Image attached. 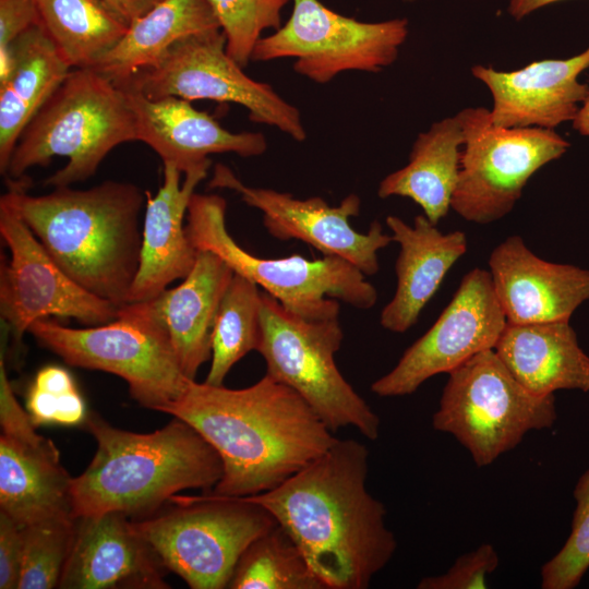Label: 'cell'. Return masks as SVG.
I'll list each match as a JSON object with an SVG mask.
<instances>
[{"instance_id":"cell-10","label":"cell","mask_w":589,"mask_h":589,"mask_svg":"<svg viewBox=\"0 0 589 589\" xmlns=\"http://www.w3.org/2000/svg\"><path fill=\"white\" fill-rule=\"evenodd\" d=\"M28 333L69 365L120 376L131 396L152 410L163 411L193 381L183 373L167 334L134 302L105 324L71 328L44 318Z\"/></svg>"},{"instance_id":"cell-12","label":"cell","mask_w":589,"mask_h":589,"mask_svg":"<svg viewBox=\"0 0 589 589\" xmlns=\"http://www.w3.org/2000/svg\"><path fill=\"white\" fill-rule=\"evenodd\" d=\"M292 2L286 23L257 41L252 61L294 59V72L316 84L349 71H383L397 60L409 35L406 17L362 22L320 0Z\"/></svg>"},{"instance_id":"cell-33","label":"cell","mask_w":589,"mask_h":589,"mask_svg":"<svg viewBox=\"0 0 589 589\" xmlns=\"http://www.w3.org/2000/svg\"><path fill=\"white\" fill-rule=\"evenodd\" d=\"M290 0H208L226 37L228 55L245 68L267 29L281 26V11Z\"/></svg>"},{"instance_id":"cell-20","label":"cell","mask_w":589,"mask_h":589,"mask_svg":"<svg viewBox=\"0 0 589 589\" xmlns=\"http://www.w3.org/2000/svg\"><path fill=\"white\" fill-rule=\"evenodd\" d=\"M489 267L496 299L508 324L569 322L589 300V271L537 256L519 236L491 253Z\"/></svg>"},{"instance_id":"cell-34","label":"cell","mask_w":589,"mask_h":589,"mask_svg":"<svg viewBox=\"0 0 589 589\" xmlns=\"http://www.w3.org/2000/svg\"><path fill=\"white\" fill-rule=\"evenodd\" d=\"M572 531L563 548L541 567L542 589H573L589 568V469L574 489Z\"/></svg>"},{"instance_id":"cell-11","label":"cell","mask_w":589,"mask_h":589,"mask_svg":"<svg viewBox=\"0 0 589 589\" xmlns=\"http://www.w3.org/2000/svg\"><path fill=\"white\" fill-rule=\"evenodd\" d=\"M457 113L465 143L450 208L478 225L509 214L529 179L570 145L552 129L497 127L485 107H467Z\"/></svg>"},{"instance_id":"cell-21","label":"cell","mask_w":589,"mask_h":589,"mask_svg":"<svg viewBox=\"0 0 589 589\" xmlns=\"http://www.w3.org/2000/svg\"><path fill=\"white\" fill-rule=\"evenodd\" d=\"M119 86L133 110L137 141L182 173L212 165L213 154L256 157L267 149L263 133L230 132L189 100L175 96L151 99L128 86Z\"/></svg>"},{"instance_id":"cell-42","label":"cell","mask_w":589,"mask_h":589,"mask_svg":"<svg viewBox=\"0 0 589 589\" xmlns=\"http://www.w3.org/2000/svg\"><path fill=\"white\" fill-rule=\"evenodd\" d=\"M401 1H404V2H414L417 0H401Z\"/></svg>"},{"instance_id":"cell-31","label":"cell","mask_w":589,"mask_h":589,"mask_svg":"<svg viewBox=\"0 0 589 589\" xmlns=\"http://www.w3.org/2000/svg\"><path fill=\"white\" fill-rule=\"evenodd\" d=\"M231 589H326L293 539L278 524L240 556Z\"/></svg>"},{"instance_id":"cell-18","label":"cell","mask_w":589,"mask_h":589,"mask_svg":"<svg viewBox=\"0 0 589 589\" xmlns=\"http://www.w3.org/2000/svg\"><path fill=\"white\" fill-rule=\"evenodd\" d=\"M166 567L133 520L119 512L75 519L61 589H165Z\"/></svg>"},{"instance_id":"cell-14","label":"cell","mask_w":589,"mask_h":589,"mask_svg":"<svg viewBox=\"0 0 589 589\" xmlns=\"http://www.w3.org/2000/svg\"><path fill=\"white\" fill-rule=\"evenodd\" d=\"M0 235L10 251L9 261L0 266V312L14 340L20 341L33 323L50 316L75 318L86 326L117 318L120 308L69 277L1 200Z\"/></svg>"},{"instance_id":"cell-19","label":"cell","mask_w":589,"mask_h":589,"mask_svg":"<svg viewBox=\"0 0 589 589\" xmlns=\"http://www.w3.org/2000/svg\"><path fill=\"white\" fill-rule=\"evenodd\" d=\"M589 68V46L568 59H542L513 71L476 64L471 74L493 99V124L552 129L573 121L589 94L579 75Z\"/></svg>"},{"instance_id":"cell-8","label":"cell","mask_w":589,"mask_h":589,"mask_svg":"<svg viewBox=\"0 0 589 589\" xmlns=\"http://www.w3.org/2000/svg\"><path fill=\"white\" fill-rule=\"evenodd\" d=\"M342 339L338 318H303L262 292L257 352L265 361L266 373L298 393L333 433L353 426L366 438L376 440L380 417L335 362Z\"/></svg>"},{"instance_id":"cell-37","label":"cell","mask_w":589,"mask_h":589,"mask_svg":"<svg viewBox=\"0 0 589 589\" xmlns=\"http://www.w3.org/2000/svg\"><path fill=\"white\" fill-rule=\"evenodd\" d=\"M23 555V526L0 510V588H19Z\"/></svg>"},{"instance_id":"cell-29","label":"cell","mask_w":589,"mask_h":589,"mask_svg":"<svg viewBox=\"0 0 589 589\" xmlns=\"http://www.w3.org/2000/svg\"><path fill=\"white\" fill-rule=\"evenodd\" d=\"M39 23L72 69L93 68L129 25L100 0H35Z\"/></svg>"},{"instance_id":"cell-27","label":"cell","mask_w":589,"mask_h":589,"mask_svg":"<svg viewBox=\"0 0 589 589\" xmlns=\"http://www.w3.org/2000/svg\"><path fill=\"white\" fill-rule=\"evenodd\" d=\"M464 143L465 132L458 113L432 123L417 135L408 163L381 180L378 197L410 199L437 225L450 209Z\"/></svg>"},{"instance_id":"cell-23","label":"cell","mask_w":589,"mask_h":589,"mask_svg":"<svg viewBox=\"0 0 589 589\" xmlns=\"http://www.w3.org/2000/svg\"><path fill=\"white\" fill-rule=\"evenodd\" d=\"M233 274L219 256L199 250L193 268L179 286L134 302L167 334L183 373L191 380L211 359L215 317Z\"/></svg>"},{"instance_id":"cell-26","label":"cell","mask_w":589,"mask_h":589,"mask_svg":"<svg viewBox=\"0 0 589 589\" xmlns=\"http://www.w3.org/2000/svg\"><path fill=\"white\" fill-rule=\"evenodd\" d=\"M494 351L530 393L589 392V356L569 322L508 324Z\"/></svg>"},{"instance_id":"cell-38","label":"cell","mask_w":589,"mask_h":589,"mask_svg":"<svg viewBox=\"0 0 589 589\" xmlns=\"http://www.w3.org/2000/svg\"><path fill=\"white\" fill-rule=\"evenodd\" d=\"M37 24L39 13L35 0H0V51Z\"/></svg>"},{"instance_id":"cell-30","label":"cell","mask_w":589,"mask_h":589,"mask_svg":"<svg viewBox=\"0 0 589 589\" xmlns=\"http://www.w3.org/2000/svg\"><path fill=\"white\" fill-rule=\"evenodd\" d=\"M262 291L252 280L233 274L212 330L211 366L205 383L224 385L232 366L261 340Z\"/></svg>"},{"instance_id":"cell-41","label":"cell","mask_w":589,"mask_h":589,"mask_svg":"<svg viewBox=\"0 0 589 589\" xmlns=\"http://www.w3.org/2000/svg\"><path fill=\"white\" fill-rule=\"evenodd\" d=\"M573 128L581 135L589 136V94L573 119Z\"/></svg>"},{"instance_id":"cell-22","label":"cell","mask_w":589,"mask_h":589,"mask_svg":"<svg viewBox=\"0 0 589 589\" xmlns=\"http://www.w3.org/2000/svg\"><path fill=\"white\" fill-rule=\"evenodd\" d=\"M209 167L185 172L181 183L182 172L163 163V182L157 193L152 196L146 192L140 265L130 303L156 297L193 268L197 250L188 236L184 217L195 188L206 178Z\"/></svg>"},{"instance_id":"cell-28","label":"cell","mask_w":589,"mask_h":589,"mask_svg":"<svg viewBox=\"0 0 589 589\" xmlns=\"http://www.w3.org/2000/svg\"><path fill=\"white\" fill-rule=\"evenodd\" d=\"M220 28L208 0H161L133 21L121 40L92 69L117 85L156 63L177 41Z\"/></svg>"},{"instance_id":"cell-35","label":"cell","mask_w":589,"mask_h":589,"mask_svg":"<svg viewBox=\"0 0 589 589\" xmlns=\"http://www.w3.org/2000/svg\"><path fill=\"white\" fill-rule=\"evenodd\" d=\"M26 410L32 422L73 426L84 423L87 412L71 374L61 366L39 370L28 389Z\"/></svg>"},{"instance_id":"cell-2","label":"cell","mask_w":589,"mask_h":589,"mask_svg":"<svg viewBox=\"0 0 589 589\" xmlns=\"http://www.w3.org/2000/svg\"><path fill=\"white\" fill-rule=\"evenodd\" d=\"M161 412L192 425L218 453L223 474L212 493L223 496L271 491L337 441L298 393L267 373L240 389L193 380Z\"/></svg>"},{"instance_id":"cell-1","label":"cell","mask_w":589,"mask_h":589,"mask_svg":"<svg viewBox=\"0 0 589 589\" xmlns=\"http://www.w3.org/2000/svg\"><path fill=\"white\" fill-rule=\"evenodd\" d=\"M369 450L339 440L275 489L243 498L293 539L326 589H366L393 558L386 508L366 489Z\"/></svg>"},{"instance_id":"cell-32","label":"cell","mask_w":589,"mask_h":589,"mask_svg":"<svg viewBox=\"0 0 589 589\" xmlns=\"http://www.w3.org/2000/svg\"><path fill=\"white\" fill-rule=\"evenodd\" d=\"M75 519L47 520L23 527L19 589L58 588L72 545Z\"/></svg>"},{"instance_id":"cell-24","label":"cell","mask_w":589,"mask_h":589,"mask_svg":"<svg viewBox=\"0 0 589 589\" xmlns=\"http://www.w3.org/2000/svg\"><path fill=\"white\" fill-rule=\"evenodd\" d=\"M385 223L399 253L396 290L383 308L380 323L389 332L405 333L417 323L448 271L466 253L468 241L464 231L442 232L424 214L416 216L412 225L395 215H388Z\"/></svg>"},{"instance_id":"cell-9","label":"cell","mask_w":589,"mask_h":589,"mask_svg":"<svg viewBox=\"0 0 589 589\" xmlns=\"http://www.w3.org/2000/svg\"><path fill=\"white\" fill-rule=\"evenodd\" d=\"M448 375L432 424L452 434L478 467L491 465L528 432L551 428L557 419L554 394L530 393L494 349L477 353Z\"/></svg>"},{"instance_id":"cell-7","label":"cell","mask_w":589,"mask_h":589,"mask_svg":"<svg viewBox=\"0 0 589 589\" xmlns=\"http://www.w3.org/2000/svg\"><path fill=\"white\" fill-rule=\"evenodd\" d=\"M171 506L132 519L163 565L192 589H223L259 536L277 525L260 504L206 492L170 498Z\"/></svg>"},{"instance_id":"cell-16","label":"cell","mask_w":589,"mask_h":589,"mask_svg":"<svg viewBox=\"0 0 589 589\" xmlns=\"http://www.w3.org/2000/svg\"><path fill=\"white\" fill-rule=\"evenodd\" d=\"M208 187L231 190L248 206L259 209L272 237L281 241L300 240L323 256L344 259L365 276L378 272L377 252L393 242L377 220L371 223L366 232L352 228L350 218L358 216L361 208V200L354 193L335 206L320 196L298 199L287 192L248 185L223 164L215 165Z\"/></svg>"},{"instance_id":"cell-3","label":"cell","mask_w":589,"mask_h":589,"mask_svg":"<svg viewBox=\"0 0 589 589\" xmlns=\"http://www.w3.org/2000/svg\"><path fill=\"white\" fill-rule=\"evenodd\" d=\"M28 184L26 179L8 180L0 200L75 283L119 308L129 304L140 265L146 192L133 183L106 180L85 190L57 187L32 195Z\"/></svg>"},{"instance_id":"cell-36","label":"cell","mask_w":589,"mask_h":589,"mask_svg":"<svg viewBox=\"0 0 589 589\" xmlns=\"http://www.w3.org/2000/svg\"><path fill=\"white\" fill-rule=\"evenodd\" d=\"M494 546L483 543L476 550L459 556L446 573L423 577L418 589H483L488 578L498 566Z\"/></svg>"},{"instance_id":"cell-15","label":"cell","mask_w":589,"mask_h":589,"mask_svg":"<svg viewBox=\"0 0 589 589\" xmlns=\"http://www.w3.org/2000/svg\"><path fill=\"white\" fill-rule=\"evenodd\" d=\"M506 325L490 272L476 267L462 277L429 330L371 384V390L381 397L410 395L430 377L449 373L477 353L494 349Z\"/></svg>"},{"instance_id":"cell-17","label":"cell","mask_w":589,"mask_h":589,"mask_svg":"<svg viewBox=\"0 0 589 589\" xmlns=\"http://www.w3.org/2000/svg\"><path fill=\"white\" fill-rule=\"evenodd\" d=\"M0 510L21 526L75 519L72 480L56 445L36 432L0 358Z\"/></svg>"},{"instance_id":"cell-40","label":"cell","mask_w":589,"mask_h":589,"mask_svg":"<svg viewBox=\"0 0 589 589\" xmlns=\"http://www.w3.org/2000/svg\"><path fill=\"white\" fill-rule=\"evenodd\" d=\"M562 0H509L507 5L508 14L520 21L537 10Z\"/></svg>"},{"instance_id":"cell-25","label":"cell","mask_w":589,"mask_h":589,"mask_svg":"<svg viewBox=\"0 0 589 589\" xmlns=\"http://www.w3.org/2000/svg\"><path fill=\"white\" fill-rule=\"evenodd\" d=\"M71 70L40 23L0 51L1 175L7 176L21 133Z\"/></svg>"},{"instance_id":"cell-39","label":"cell","mask_w":589,"mask_h":589,"mask_svg":"<svg viewBox=\"0 0 589 589\" xmlns=\"http://www.w3.org/2000/svg\"><path fill=\"white\" fill-rule=\"evenodd\" d=\"M128 25L143 16L161 0H100Z\"/></svg>"},{"instance_id":"cell-5","label":"cell","mask_w":589,"mask_h":589,"mask_svg":"<svg viewBox=\"0 0 589 589\" xmlns=\"http://www.w3.org/2000/svg\"><path fill=\"white\" fill-rule=\"evenodd\" d=\"M137 141L133 110L124 91L92 68L72 69L21 133L8 180L25 179L56 156L68 164L44 184L69 187L95 175L117 146Z\"/></svg>"},{"instance_id":"cell-4","label":"cell","mask_w":589,"mask_h":589,"mask_svg":"<svg viewBox=\"0 0 589 589\" xmlns=\"http://www.w3.org/2000/svg\"><path fill=\"white\" fill-rule=\"evenodd\" d=\"M84 425L97 449L72 480L75 518L108 512L145 518L182 490L212 492L221 478L218 453L179 418L152 433L115 428L96 413H87Z\"/></svg>"},{"instance_id":"cell-6","label":"cell","mask_w":589,"mask_h":589,"mask_svg":"<svg viewBox=\"0 0 589 589\" xmlns=\"http://www.w3.org/2000/svg\"><path fill=\"white\" fill-rule=\"evenodd\" d=\"M227 203L218 194L194 192L187 212V232L199 251L219 256L292 313L311 321L338 318L340 304L375 305L377 291L354 265L338 256L301 255L263 259L241 248L226 226Z\"/></svg>"},{"instance_id":"cell-13","label":"cell","mask_w":589,"mask_h":589,"mask_svg":"<svg viewBox=\"0 0 589 589\" xmlns=\"http://www.w3.org/2000/svg\"><path fill=\"white\" fill-rule=\"evenodd\" d=\"M151 99L175 96L242 106L255 123L278 129L297 142L306 139L299 109L268 83L256 81L227 52L220 28L188 36L153 65L123 84Z\"/></svg>"}]
</instances>
